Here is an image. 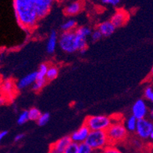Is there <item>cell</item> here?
Instances as JSON below:
<instances>
[{
	"instance_id": "1",
	"label": "cell",
	"mask_w": 153,
	"mask_h": 153,
	"mask_svg": "<svg viewBox=\"0 0 153 153\" xmlns=\"http://www.w3.org/2000/svg\"><path fill=\"white\" fill-rule=\"evenodd\" d=\"M14 6L20 26L27 30L34 29L40 19L31 0H14Z\"/></svg>"
},
{
	"instance_id": "2",
	"label": "cell",
	"mask_w": 153,
	"mask_h": 153,
	"mask_svg": "<svg viewBox=\"0 0 153 153\" xmlns=\"http://www.w3.org/2000/svg\"><path fill=\"white\" fill-rule=\"evenodd\" d=\"M107 136H108L109 145L116 146L117 144L122 143L127 138L128 131L124 126V124L122 120H113L110 127L106 131Z\"/></svg>"
},
{
	"instance_id": "3",
	"label": "cell",
	"mask_w": 153,
	"mask_h": 153,
	"mask_svg": "<svg viewBox=\"0 0 153 153\" xmlns=\"http://www.w3.org/2000/svg\"><path fill=\"white\" fill-rule=\"evenodd\" d=\"M86 143L95 152H101L109 145L106 131H91Z\"/></svg>"
},
{
	"instance_id": "4",
	"label": "cell",
	"mask_w": 153,
	"mask_h": 153,
	"mask_svg": "<svg viewBox=\"0 0 153 153\" xmlns=\"http://www.w3.org/2000/svg\"><path fill=\"white\" fill-rule=\"evenodd\" d=\"M112 123V117L106 115H93L86 117L84 123L91 131H106Z\"/></svg>"
},
{
	"instance_id": "5",
	"label": "cell",
	"mask_w": 153,
	"mask_h": 153,
	"mask_svg": "<svg viewBox=\"0 0 153 153\" xmlns=\"http://www.w3.org/2000/svg\"><path fill=\"white\" fill-rule=\"evenodd\" d=\"M59 46L66 53H74L78 51L75 31L63 32L59 37Z\"/></svg>"
},
{
	"instance_id": "6",
	"label": "cell",
	"mask_w": 153,
	"mask_h": 153,
	"mask_svg": "<svg viewBox=\"0 0 153 153\" xmlns=\"http://www.w3.org/2000/svg\"><path fill=\"white\" fill-rule=\"evenodd\" d=\"M153 131V122L148 118L140 119L138 120L135 133L138 138L142 140L149 138L150 134Z\"/></svg>"
},
{
	"instance_id": "7",
	"label": "cell",
	"mask_w": 153,
	"mask_h": 153,
	"mask_svg": "<svg viewBox=\"0 0 153 153\" xmlns=\"http://www.w3.org/2000/svg\"><path fill=\"white\" fill-rule=\"evenodd\" d=\"M149 109L148 107L146 102L144 100L139 99L136 100L131 108V114L138 120L147 118Z\"/></svg>"
},
{
	"instance_id": "8",
	"label": "cell",
	"mask_w": 153,
	"mask_h": 153,
	"mask_svg": "<svg viewBox=\"0 0 153 153\" xmlns=\"http://www.w3.org/2000/svg\"><path fill=\"white\" fill-rule=\"evenodd\" d=\"M35 5L39 19L45 17L49 13L54 0H31Z\"/></svg>"
},
{
	"instance_id": "9",
	"label": "cell",
	"mask_w": 153,
	"mask_h": 153,
	"mask_svg": "<svg viewBox=\"0 0 153 153\" xmlns=\"http://www.w3.org/2000/svg\"><path fill=\"white\" fill-rule=\"evenodd\" d=\"M91 130L86 124H84L83 125L80 127L78 130L74 131L70 135V138L73 142L81 144L86 142L87 137L89 135Z\"/></svg>"
},
{
	"instance_id": "10",
	"label": "cell",
	"mask_w": 153,
	"mask_h": 153,
	"mask_svg": "<svg viewBox=\"0 0 153 153\" xmlns=\"http://www.w3.org/2000/svg\"><path fill=\"white\" fill-rule=\"evenodd\" d=\"M1 89H2V93L3 94L2 97H5L6 100H7L6 97H14V93H15L16 90L17 89V84L14 83V82L13 80L10 79H4L2 82Z\"/></svg>"
},
{
	"instance_id": "11",
	"label": "cell",
	"mask_w": 153,
	"mask_h": 153,
	"mask_svg": "<svg viewBox=\"0 0 153 153\" xmlns=\"http://www.w3.org/2000/svg\"><path fill=\"white\" fill-rule=\"evenodd\" d=\"M128 18H129V15H128L127 12L124 10H119L112 15L110 21L115 26V27L117 28V27H122L124 24H126Z\"/></svg>"
},
{
	"instance_id": "12",
	"label": "cell",
	"mask_w": 153,
	"mask_h": 153,
	"mask_svg": "<svg viewBox=\"0 0 153 153\" xmlns=\"http://www.w3.org/2000/svg\"><path fill=\"white\" fill-rule=\"evenodd\" d=\"M36 80H37V72L27 74L25 76L21 78L16 83L17 84V88L18 90H21V89H25V88L31 86V85L32 86Z\"/></svg>"
},
{
	"instance_id": "13",
	"label": "cell",
	"mask_w": 153,
	"mask_h": 153,
	"mask_svg": "<svg viewBox=\"0 0 153 153\" xmlns=\"http://www.w3.org/2000/svg\"><path fill=\"white\" fill-rule=\"evenodd\" d=\"M98 30H99L101 33L103 34V37H109L112 33H114L116 27L112 23V22L109 21H105L101 23L98 26Z\"/></svg>"
},
{
	"instance_id": "14",
	"label": "cell",
	"mask_w": 153,
	"mask_h": 153,
	"mask_svg": "<svg viewBox=\"0 0 153 153\" xmlns=\"http://www.w3.org/2000/svg\"><path fill=\"white\" fill-rule=\"evenodd\" d=\"M59 42V37L58 34L55 30H52L49 35V39H48V42H47L46 50L47 52L49 54H52L56 51L57 44Z\"/></svg>"
},
{
	"instance_id": "15",
	"label": "cell",
	"mask_w": 153,
	"mask_h": 153,
	"mask_svg": "<svg viewBox=\"0 0 153 153\" xmlns=\"http://www.w3.org/2000/svg\"><path fill=\"white\" fill-rule=\"evenodd\" d=\"M72 141L71 138H70V136H64L63 138H60L58 141H56L55 143L52 144L51 147L55 149L58 150V151L63 152L65 151V149L67 148V146Z\"/></svg>"
},
{
	"instance_id": "16",
	"label": "cell",
	"mask_w": 153,
	"mask_h": 153,
	"mask_svg": "<svg viewBox=\"0 0 153 153\" xmlns=\"http://www.w3.org/2000/svg\"><path fill=\"white\" fill-rule=\"evenodd\" d=\"M82 10V3L80 1L72 2L70 5H68L65 10L64 13L67 16H74L76 14L79 13Z\"/></svg>"
},
{
	"instance_id": "17",
	"label": "cell",
	"mask_w": 153,
	"mask_h": 153,
	"mask_svg": "<svg viewBox=\"0 0 153 153\" xmlns=\"http://www.w3.org/2000/svg\"><path fill=\"white\" fill-rule=\"evenodd\" d=\"M138 119L133 115L127 117L124 121V126L126 128L127 131L130 133L135 132L136 128H137V124H138Z\"/></svg>"
},
{
	"instance_id": "18",
	"label": "cell",
	"mask_w": 153,
	"mask_h": 153,
	"mask_svg": "<svg viewBox=\"0 0 153 153\" xmlns=\"http://www.w3.org/2000/svg\"><path fill=\"white\" fill-rule=\"evenodd\" d=\"M63 32H71L77 30V22L74 19H68L63 23L60 27Z\"/></svg>"
},
{
	"instance_id": "19",
	"label": "cell",
	"mask_w": 153,
	"mask_h": 153,
	"mask_svg": "<svg viewBox=\"0 0 153 153\" xmlns=\"http://www.w3.org/2000/svg\"><path fill=\"white\" fill-rule=\"evenodd\" d=\"M59 75V68L54 65H50L46 75V79L48 82L56 79Z\"/></svg>"
},
{
	"instance_id": "20",
	"label": "cell",
	"mask_w": 153,
	"mask_h": 153,
	"mask_svg": "<svg viewBox=\"0 0 153 153\" xmlns=\"http://www.w3.org/2000/svg\"><path fill=\"white\" fill-rule=\"evenodd\" d=\"M49 65L46 63H42L39 66L37 71V79H46V75Z\"/></svg>"
},
{
	"instance_id": "21",
	"label": "cell",
	"mask_w": 153,
	"mask_h": 153,
	"mask_svg": "<svg viewBox=\"0 0 153 153\" xmlns=\"http://www.w3.org/2000/svg\"><path fill=\"white\" fill-rule=\"evenodd\" d=\"M48 81L46 79H37L35 83L32 85V89L35 92L41 91L43 87L47 84Z\"/></svg>"
},
{
	"instance_id": "22",
	"label": "cell",
	"mask_w": 153,
	"mask_h": 153,
	"mask_svg": "<svg viewBox=\"0 0 153 153\" xmlns=\"http://www.w3.org/2000/svg\"><path fill=\"white\" fill-rule=\"evenodd\" d=\"M28 114H29L30 120H35V121H38L39 117L42 114L40 110L36 107H31L28 111Z\"/></svg>"
},
{
	"instance_id": "23",
	"label": "cell",
	"mask_w": 153,
	"mask_h": 153,
	"mask_svg": "<svg viewBox=\"0 0 153 153\" xmlns=\"http://www.w3.org/2000/svg\"><path fill=\"white\" fill-rule=\"evenodd\" d=\"M75 33L77 34L81 35L83 37H91V33H92V30H91V28L87 27H81L77 28V30H75Z\"/></svg>"
},
{
	"instance_id": "24",
	"label": "cell",
	"mask_w": 153,
	"mask_h": 153,
	"mask_svg": "<svg viewBox=\"0 0 153 153\" xmlns=\"http://www.w3.org/2000/svg\"><path fill=\"white\" fill-rule=\"evenodd\" d=\"M28 120H30L28 111H23L18 116L17 124H20V125H22V124H24L25 123H27Z\"/></svg>"
},
{
	"instance_id": "25",
	"label": "cell",
	"mask_w": 153,
	"mask_h": 153,
	"mask_svg": "<svg viewBox=\"0 0 153 153\" xmlns=\"http://www.w3.org/2000/svg\"><path fill=\"white\" fill-rule=\"evenodd\" d=\"M94 151L86 142L79 144L78 146V153H94Z\"/></svg>"
},
{
	"instance_id": "26",
	"label": "cell",
	"mask_w": 153,
	"mask_h": 153,
	"mask_svg": "<svg viewBox=\"0 0 153 153\" xmlns=\"http://www.w3.org/2000/svg\"><path fill=\"white\" fill-rule=\"evenodd\" d=\"M50 120V114L49 113H44L41 115V117H39V119L38 120L37 123L39 126H44L46 124H48V122Z\"/></svg>"
},
{
	"instance_id": "27",
	"label": "cell",
	"mask_w": 153,
	"mask_h": 153,
	"mask_svg": "<svg viewBox=\"0 0 153 153\" xmlns=\"http://www.w3.org/2000/svg\"><path fill=\"white\" fill-rule=\"evenodd\" d=\"M101 153H123V152L113 145H109L103 151H101Z\"/></svg>"
},
{
	"instance_id": "28",
	"label": "cell",
	"mask_w": 153,
	"mask_h": 153,
	"mask_svg": "<svg viewBox=\"0 0 153 153\" xmlns=\"http://www.w3.org/2000/svg\"><path fill=\"white\" fill-rule=\"evenodd\" d=\"M78 146H79V144L72 142L71 143L67 146V148L65 149L63 153H78Z\"/></svg>"
},
{
	"instance_id": "29",
	"label": "cell",
	"mask_w": 153,
	"mask_h": 153,
	"mask_svg": "<svg viewBox=\"0 0 153 153\" xmlns=\"http://www.w3.org/2000/svg\"><path fill=\"white\" fill-rule=\"evenodd\" d=\"M145 97L148 100H149L153 105V88L151 86H148L145 89V93H144Z\"/></svg>"
},
{
	"instance_id": "30",
	"label": "cell",
	"mask_w": 153,
	"mask_h": 153,
	"mask_svg": "<svg viewBox=\"0 0 153 153\" xmlns=\"http://www.w3.org/2000/svg\"><path fill=\"white\" fill-rule=\"evenodd\" d=\"M102 37H103V34L101 33V32L99 30H95L94 31H92V33L91 35V38L93 41H99L100 39L102 38Z\"/></svg>"
},
{
	"instance_id": "31",
	"label": "cell",
	"mask_w": 153,
	"mask_h": 153,
	"mask_svg": "<svg viewBox=\"0 0 153 153\" xmlns=\"http://www.w3.org/2000/svg\"><path fill=\"white\" fill-rule=\"evenodd\" d=\"M120 0H103V2L107 5H111V6H117L120 3Z\"/></svg>"
},
{
	"instance_id": "32",
	"label": "cell",
	"mask_w": 153,
	"mask_h": 153,
	"mask_svg": "<svg viewBox=\"0 0 153 153\" xmlns=\"http://www.w3.org/2000/svg\"><path fill=\"white\" fill-rule=\"evenodd\" d=\"M24 136L25 135H24L23 134H17V135L15 136V138H14V142H20L21 140L23 139Z\"/></svg>"
},
{
	"instance_id": "33",
	"label": "cell",
	"mask_w": 153,
	"mask_h": 153,
	"mask_svg": "<svg viewBox=\"0 0 153 153\" xmlns=\"http://www.w3.org/2000/svg\"><path fill=\"white\" fill-rule=\"evenodd\" d=\"M8 133H9V132H8V131H6V130L2 131L0 132V140H2L4 138H5V137H6L8 134Z\"/></svg>"
},
{
	"instance_id": "34",
	"label": "cell",
	"mask_w": 153,
	"mask_h": 153,
	"mask_svg": "<svg viewBox=\"0 0 153 153\" xmlns=\"http://www.w3.org/2000/svg\"><path fill=\"white\" fill-rule=\"evenodd\" d=\"M148 119H149L150 120H151L153 122V108L149 109V111H148V114L147 117Z\"/></svg>"
},
{
	"instance_id": "35",
	"label": "cell",
	"mask_w": 153,
	"mask_h": 153,
	"mask_svg": "<svg viewBox=\"0 0 153 153\" xmlns=\"http://www.w3.org/2000/svg\"><path fill=\"white\" fill-rule=\"evenodd\" d=\"M49 153H63V152L58 151V150H56L55 149H53V148L50 147V149H49Z\"/></svg>"
},
{
	"instance_id": "36",
	"label": "cell",
	"mask_w": 153,
	"mask_h": 153,
	"mask_svg": "<svg viewBox=\"0 0 153 153\" xmlns=\"http://www.w3.org/2000/svg\"><path fill=\"white\" fill-rule=\"evenodd\" d=\"M149 139H150V140H151V141H153V131H151V134H150Z\"/></svg>"
},
{
	"instance_id": "37",
	"label": "cell",
	"mask_w": 153,
	"mask_h": 153,
	"mask_svg": "<svg viewBox=\"0 0 153 153\" xmlns=\"http://www.w3.org/2000/svg\"><path fill=\"white\" fill-rule=\"evenodd\" d=\"M151 76H153V65H152V67H151Z\"/></svg>"
},
{
	"instance_id": "38",
	"label": "cell",
	"mask_w": 153,
	"mask_h": 153,
	"mask_svg": "<svg viewBox=\"0 0 153 153\" xmlns=\"http://www.w3.org/2000/svg\"><path fill=\"white\" fill-rule=\"evenodd\" d=\"M94 153H101V152H95Z\"/></svg>"
}]
</instances>
